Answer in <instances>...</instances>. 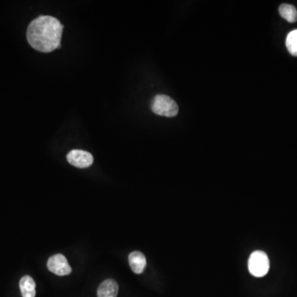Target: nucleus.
Segmentation results:
<instances>
[{
    "label": "nucleus",
    "mask_w": 297,
    "mask_h": 297,
    "mask_svg": "<svg viewBox=\"0 0 297 297\" xmlns=\"http://www.w3.org/2000/svg\"><path fill=\"white\" fill-rule=\"evenodd\" d=\"M64 26L55 17L40 16L31 22L27 38L32 48L40 52L49 53L61 48Z\"/></svg>",
    "instance_id": "obj_1"
},
{
    "label": "nucleus",
    "mask_w": 297,
    "mask_h": 297,
    "mask_svg": "<svg viewBox=\"0 0 297 297\" xmlns=\"http://www.w3.org/2000/svg\"><path fill=\"white\" fill-rule=\"evenodd\" d=\"M151 109L154 113L159 116L166 117H174L179 113V106L177 103L169 96L165 94L156 95L153 99Z\"/></svg>",
    "instance_id": "obj_2"
},
{
    "label": "nucleus",
    "mask_w": 297,
    "mask_h": 297,
    "mask_svg": "<svg viewBox=\"0 0 297 297\" xmlns=\"http://www.w3.org/2000/svg\"><path fill=\"white\" fill-rule=\"evenodd\" d=\"M249 272L253 276L262 278L269 271L270 263L268 255L263 251H254L249 259Z\"/></svg>",
    "instance_id": "obj_3"
},
{
    "label": "nucleus",
    "mask_w": 297,
    "mask_h": 297,
    "mask_svg": "<svg viewBox=\"0 0 297 297\" xmlns=\"http://www.w3.org/2000/svg\"><path fill=\"white\" fill-rule=\"evenodd\" d=\"M47 268L53 273L57 276H67L71 273L72 268L63 254H58L51 256L47 262Z\"/></svg>",
    "instance_id": "obj_4"
},
{
    "label": "nucleus",
    "mask_w": 297,
    "mask_h": 297,
    "mask_svg": "<svg viewBox=\"0 0 297 297\" xmlns=\"http://www.w3.org/2000/svg\"><path fill=\"white\" fill-rule=\"evenodd\" d=\"M67 161L73 166L85 169L93 165V157L85 150H73L67 154Z\"/></svg>",
    "instance_id": "obj_5"
},
{
    "label": "nucleus",
    "mask_w": 297,
    "mask_h": 297,
    "mask_svg": "<svg viewBox=\"0 0 297 297\" xmlns=\"http://www.w3.org/2000/svg\"><path fill=\"white\" fill-rule=\"evenodd\" d=\"M129 264L135 274L142 273L146 267V257L139 251L132 252L129 255Z\"/></svg>",
    "instance_id": "obj_6"
},
{
    "label": "nucleus",
    "mask_w": 297,
    "mask_h": 297,
    "mask_svg": "<svg viewBox=\"0 0 297 297\" xmlns=\"http://www.w3.org/2000/svg\"><path fill=\"white\" fill-rule=\"evenodd\" d=\"M117 283L113 279H108L100 284L97 288V297H116L117 296Z\"/></svg>",
    "instance_id": "obj_7"
},
{
    "label": "nucleus",
    "mask_w": 297,
    "mask_h": 297,
    "mask_svg": "<svg viewBox=\"0 0 297 297\" xmlns=\"http://www.w3.org/2000/svg\"><path fill=\"white\" fill-rule=\"evenodd\" d=\"M23 297L36 296V283L30 276L22 278L19 283Z\"/></svg>",
    "instance_id": "obj_8"
},
{
    "label": "nucleus",
    "mask_w": 297,
    "mask_h": 297,
    "mask_svg": "<svg viewBox=\"0 0 297 297\" xmlns=\"http://www.w3.org/2000/svg\"><path fill=\"white\" fill-rule=\"evenodd\" d=\"M279 13L283 18L291 24L297 21V10L293 5L283 4L279 7Z\"/></svg>",
    "instance_id": "obj_9"
},
{
    "label": "nucleus",
    "mask_w": 297,
    "mask_h": 297,
    "mask_svg": "<svg viewBox=\"0 0 297 297\" xmlns=\"http://www.w3.org/2000/svg\"><path fill=\"white\" fill-rule=\"evenodd\" d=\"M286 46L291 55L297 56V29L293 30L287 35Z\"/></svg>",
    "instance_id": "obj_10"
}]
</instances>
